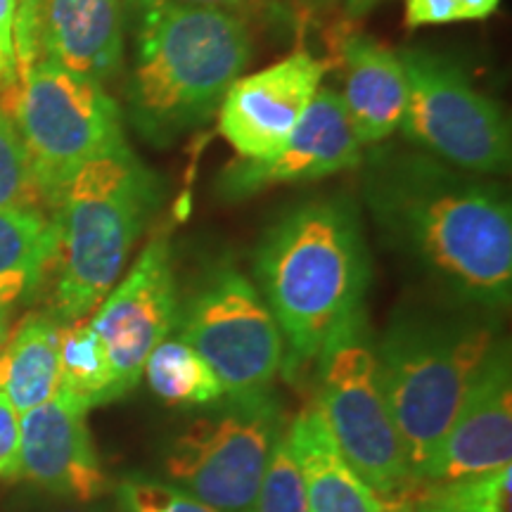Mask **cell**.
I'll use <instances>...</instances> for the list:
<instances>
[{
    "mask_svg": "<svg viewBox=\"0 0 512 512\" xmlns=\"http://www.w3.org/2000/svg\"><path fill=\"white\" fill-rule=\"evenodd\" d=\"M363 197L387 245L458 306L510 304L512 209L501 185L425 152H375Z\"/></svg>",
    "mask_w": 512,
    "mask_h": 512,
    "instance_id": "1",
    "label": "cell"
},
{
    "mask_svg": "<svg viewBox=\"0 0 512 512\" xmlns=\"http://www.w3.org/2000/svg\"><path fill=\"white\" fill-rule=\"evenodd\" d=\"M254 278L283 332V370L294 380L316 368L332 339L368 318L373 268L356 204L316 197L280 214L254 249Z\"/></svg>",
    "mask_w": 512,
    "mask_h": 512,
    "instance_id": "2",
    "label": "cell"
},
{
    "mask_svg": "<svg viewBox=\"0 0 512 512\" xmlns=\"http://www.w3.org/2000/svg\"><path fill=\"white\" fill-rule=\"evenodd\" d=\"M131 24L128 119L164 147L207 124L245 74L254 43L245 17L181 0H126Z\"/></svg>",
    "mask_w": 512,
    "mask_h": 512,
    "instance_id": "3",
    "label": "cell"
},
{
    "mask_svg": "<svg viewBox=\"0 0 512 512\" xmlns=\"http://www.w3.org/2000/svg\"><path fill=\"white\" fill-rule=\"evenodd\" d=\"M162 204V183L131 147L86 164L50 207L55 223L50 309L60 325L98 309Z\"/></svg>",
    "mask_w": 512,
    "mask_h": 512,
    "instance_id": "4",
    "label": "cell"
},
{
    "mask_svg": "<svg viewBox=\"0 0 512 512\" xmlns=\"http://www.w3.org/2000/svg\"><path fill=\"white\" fill-rule=\"evenodd\" d=\"M498 339L489 313L460 306L401 313L375 342L377 375L415 489Z\"/></svg>",
    "mask_w": 512,
    "mask_h": 512,
    "instance_id": "5",
    "label": "cell"
},
{
    "mask_svg": "<svg viewBox=\"0 0 512 512\" xmlns=\"http://www.w3.org/2000/svg\"><path fill=\"white\" fill-rule=\"evenodd\" d=\"M8 112L48 209L83 166L126 147L124 114L105 83L48 57L19 76Z\"/></svg>",
    "mask_w": 512,
    "mask_h": 512,
    "instance_id": "6",
    "label": "cell"
},
{
    "mask_svg": "<svg viewBox=\"0 0 512 512\" xmlns=\"http://www.w3.org/2000/svg\"><path fill=\"white\" fill-rule=\"evenodd\" d=\"M285 427L283 403L271 387L226 394L169 441L166 482L221 512H252Z\"/></svg>",
    "mask_w": 512,
    "mask_h": 512,
    "instance_id": "7",
    "label": "cell"
},
{
    "mask_svg": "<svg viewBox=\"0 0 512 512\" xmlns=\"http://www.w3.org/2000/svg\"><path fill=\"white\" fill-rule=\"evenodd\" d=\"M316 373V401L342 456L389 508L408 505L415 479L384 399L368 318L332 339Z\"/></svg>",
    "mask_w": 512,
    "mask_h": 512,
    "instance_id": "8",
    "label": "cell"
},
{
    "mask_svg": "<svg viewBox=\"0 0 512 512\" xmlns=\"http://www.w3.org/2000/svg\"><path fill=\"white\" fill-rule=\"evenodd\" d=\"M399 55L408 79L403 136L465 174H505L512 162V133L503 107L479 93L448 57L425 48Z\"/></svg>",
    "mask_w": 512,
    "mask_h": 512,
    "instance_id": "9",
    "label": "cell"
},
{
    "mask_svg": "<svg viewBox=\"0 0 512 512\" xmlns=\"http://www.w3.org/2000/svg\"><path fill=\"white\" fill-rule=\"evenodd\" d=\"M178 337L219 377L226 394L268 389L283 370L285 339L245 273L219 261L178 299Z\"/></svg>",
    "mask_w": 512,
    "mask_h": 512,
    "instance_id": "10",
    "label": "cell"
},
{
    "mask_svg": "<svg viewBox=\"0 0 512 512\" xmlns=\"http://www.w3.org/2000/svg\"><path fill=\"white\" fill-rule=\"evenodd\" d=\"M178 299L169 235L157 233L91 318L110 358L117 399L138 387L150 351L174 335Z\"/></svg>",
    "mask_w": 512,
    "mask_h": 512,
    "instance_id": "11",
    "label": "cell"
},
{
    "mask_svg": "<svg viewBox=\"0 0 512 512\" xmlns=\"http://www.w3.org/2000/svg\"><path fill=\"white\" fill-rule=\"evenodd\" d=\"M363 145L335 88L320 86L290 140L268 159H238L216 181L223 200L238 202L275 185L320 181L363 162Z\"/></svg>",
    "mask_w": 512,
    "mask_h": 512,
    "instance_id": "12",
    "label": "cell"
},
{
    "mask_svg": "<svg viewBox=\"0 0 512 512\" xmlns=\"http://www.w3.org/2000/svg\"><path fill=\"white\" fill-rule=\"evenodd\" d=\"M330 62L297 50L240 76L219 107V131L240 159H268L283 147L323 86Z\"/></svg>",
    "mask_w": 512,
    "mask_h": 512,
    "instance_id": "13",
    "label": "cell"
},
{
    "mask_svg": "<svg viewBox=\"0 0 512 512\" xmlns=\"http://www.w3.org/2000/svg\"><path fill=\"white\" fill-rule=\"evenodd\" d=\"M512 465V358L501 337L467 387L418 489Z\"/></svg>",
    "mask_w": 512,
    "mask_h": 512,
    "instance_id": "14",
    "label": "cell"
},
{
    "mask_svg": "<svg viewBox=\"0 0 512 512\" xmlns=\"http://www.w3.org/2000/svg\"><path fill=\"white\" fill-rule=\"evenodd\" d=\"M88 408L57 387L53 399L19 415L17 477L74 503L105 496L102 470L86 422Z\"/></svg>",
    "mask_w": 512,
    "mask_h": 512,
    "instance_id": "15",
    "label": "cell"
},
{
    "mask_svg": "<svg viewBox=\"0 0 512 512\" xmlns=\"http://www.w3.org/2000/svg\"><path fill=\"white\" fill-rule=\"evenodd\" d=\"M126 0H43L41 55L76 74L110 81L124 60Z\"/></svg>",
    "mask_w": 512,
    "mask_h": 512,
    "instance_id": "16",
    "label": "cell"
},
{
    "mask_svg": "<svg viewBox=\"0 0 512 512\" xmlns=\"http://www.w3.org/2000/svg\"><path fill=\"white\" fill-rule=\"evenodd\" d=\"M342 98L363 145H380L401 128L408 79L399 50L354 34L342 46Z\"/></svg>",
    "mask_w": 512,
    "mask_h": 512,
    "instance_id": "17",
    "label": "cell"
},
{
    "mask_svg": "<svg viewBox=\"0 0 512 512\" xmlns=\"http://www.w3.org/2000/svg\"><path fill=\"white\" fill-rule=\"evenodd\" d=\"M285 439L302 472L309 512L392 510L342 456L316 399L285 427Z\"/></svg>",
    "mask_w": 512,
    "mask_h": 512,
    "instance_id": "18",
    "label": "cell"
},
{
    "mask_svg": "<svg viewBox=\"0 0 512 512\" xmlns=\"http://www.w3.org/2000/svg\"><path fill=\"white\" fill-rule=\"evenodd\" d=\"M60 328L53 313H27L0 349V394L17 415L53 399L60 387Z\"/></svg>",
    "mask_w": 512,
    "mask_h": 512,
    "instance_id": "19",
    "label": "cell"
},
{
    "mask_svg": "<svg viewBox=\"0 0 512 512\" xmlns=\"http://www.w3.org/2000/svg\"><path fill=\"white\" fill-rule=\"evenodd\" d=\"M55 256V223L38 209L0 211V306L10 309L48 278Z\"/></svg>",
    "mask_w": 512,
    "mask_h": 512,
    "instance_id": "20",
    "label": "cell"
},
{
    "mask_svg": "<svg viewBox=\"0 0 512 512\" xmlns=\"http://www.w3.org/2000/svg\"><path fill=\"white\" fill-rule=\"evenodd\" d=\"M143 375L157 399L169 406L207 408L226 396L209 363L178 335H169L150 351Z\"/></svg>",
    "mask_w": 512,
    "mask_h": 512,
    "instance_id": "21",
    "label": "cell"
},
{
    "mask_svg": "<svg viewBox=\"0 0 512 512\" xmlns=\"http://www.w3.org/2000/svg\"><path fill=\"white\" fill-rule=\"evenodd\" d=\"M57 363H60V389L79 399L88 411L102 403L117 401L110 358L91 320L83 318L62 325Z\"/></svg>",
    "mask_w": 512,
    "mask_h": 512,
    "instance_id": "22",
    "label": "cell"
},
{
    "mask_svg": "<svg viewBox=\"0 0 512 512\" xmlns=\"http://www.w3.org/2000/svg\"><path fill=\"white\" fill-rule=\"evenodd\" d=\"M512 465L413 491L418 505L441 512H510Z\"/></svg>",
    "mask_w": 512,
    "mask_h": 512,
    "instance_id": "23",
    "label": "cell"
},
{
    "mask_svg": "<svg viewBox=\"0 0 512 512\" xmlns=\"http://www.w3.org/2000/svg\"><path fill=\"white\" fill-rule=\"evenodd\" d=\"M22 209L46 211V202L38 190L15 119L0 105V211Z\"/></svg>",
    "mask_w": 512,
    "mask_h": 512,
    "instance_id": "24",
    "label": "cell"
},
{
    "mask_svg": "<svg viewBox=\"0 0 512 512\" xmlns=\"http://www.w3.org/2000/svg\"><path fill=\"white\" fill-rule=\"evenodd\" d=\"M252 512H309L306 491L285 432L273 446Z\"/></svg>",
    "mask_w": 512,
    "mask_h": 512,
    "instance_id": "25",
    "label": "cell"
},
{
    "mask_svg": "<svg viewBox=\"0 0 512 512\" xmlns=\"http://www.w3.org/2000/svg\"><path fill=\"white\" fill-rule=\"evenodd\" d=\"M117 512H221L202 503L181 486L143 475H128L117 484Z\"/></svg>",
    "mask_w": 512,
    "mask_h": 512,
    "instance_id": "26",
    "label": "cell"
},
{
    "mask_svg": "<svg viewBox=\"0 0 512 512\" xmlns=\"http://www.w3.org/2000/svg\"><path fill=\"white\" fill-rule=\"evenodd\" d=\"M15 19L17 0H0V95L8 110L12 95L17 91V50H15Z\"/></svg>",
    "mask_w": 512,
    "mask_h": 512,
    "instance_id": "27",
    "label": "cell"
},
{
    "mask_svg": "<svg viewBox=\"0 0 512 512\" xmlns=\"http://www.w3.org/2000/svg\"><path fill=\"white\" fill-rule=\"evenodd\" d=\"M465 22L458 0H406V27H441Z\"/></svg>",
    "mask_w": 512,
    "mask_h": 512,
    "instance_id": "28",
    "label": "cell"
},
{
    "mask_svg": "<svg viewBox=\"0 0 512 512\" xmlns=\"http://www.w3.org/2000/svg\"><path fill=\"white\" fill-rule=\"evenodd\" d=\"M19 465V415L0 394V479L17 477Z\"/></svg>",
    "mask_w": 512,
    "mask_h": 512,
    "instance_id": "29",
    "label": "cell"
},
{
    "mask_svg": "<svg viewBox=\"0 0 512 512\" xmlns=\"http://www.w3.org/2000/svg\"><path fill=\"white\" fill-rule=\"evenodd\" d=\"M181 3L226 10V12H233V15L247 17L252 15V12H264L266 8H271L273 0H181Z\"/></svg>",
    "mask_w": 512,
    "mask_h": 512,
    "instance_id": "30",
    "label": "cell"
},
{
    "mask_svg": "<svg viewBox=\"0 0 512 512\" xmlns=\"http://www.w3.org/2000/svg\"><path fill=\"white\" fill-rule=\"evenodd\" d=\"M463 19H486L491 17L501 5V0H458Z\"/></svg>",
    "mask_w": 512,
    "mask_h": 512,
    "instance_id": "31",
    "label": "cell"
},
{
    "mask_svg": "<svg viewBox=\"0 0 512 512\" xmlns=\"http://www.w3.org/2000/svg\"><path fill=\"white\" fill-rule=\"evenodd\" d=\"M377 0H349V15H366L370 8H375Z\"/></svg>",
    "mask_w": 512,
    "mask_h": 512,
    "instance_id": "32",
    "label": "cell"
},
{
    "mask_svg": "<svg viewBox=\"0 0 512 512\" xmlns=\"http://www.w3.org/2000/svg\"><path fill=\"white\" fill-rule=\"evenodd\" d=\"M8 311L10 309H3V306H0V349H3L5 339H8Z\"/></svg>",
    "mask_w": 512,
    "mask_h": 512,
    "instance_id": "33",
    "label": "cell"
},
{
    "mask_svg": "<svg viewBox=\"0 0 512 512\" xmlns=\"http://www.w3.org/2000/svg\"><path fill=\"white\" fill-rule=\"evenodd\" d=\"M411 512H441V510H434V508H425V505H415V508H411Z\"/></svg>",
    "mask_w": 512,
    "mask_h": 512,
    "instance_id": "34",
    "label": "cell"
},
{
    "mask_svg": "<svg viewBox=\"0 0 512 512\" xmlns=\"http://www.w3.org/2000/svg\"><path fill=\"white\" fill-rule=\"evenodd\" d=\"M389 512H411V508H408V505H403V508H394V510H389Z\"/></svg>",
    "mask_w": 512,
    "mask_h": 512,
    "instance_id": "35",
    "label": "cell"
},
{
    "mask_svg": "<svg viewBox=\"0 0 512 512\" xmlns=\"http://www.w3.org/2000/svg\"><path fill=\"white\" fill-rule=\"evenodd\" d=\"M60 512H79V510H60Z\"/></svg>",
    "mask_w": 512,
    "mask_h": 512,
    "instance_id": "36",
    "label": "cell"
},
{
    "mask_svg": "<svg viewBox=\"0 0 512 512\" xmlns=\"http://www.w3.org/2000/svg\"><path fill=\"white\" fill-rule=\"evenodd\" d=\"M311 3H316V0H311Z\"/></svg>",
    "mask_w": 512,
    "mask_h": 512,
    "instance_id": "37",
    "label": "cell"
}]
</instances>
